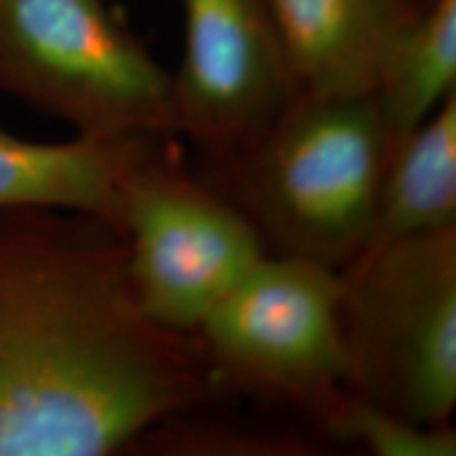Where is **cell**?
Returning <instances> with one entry per match:
<instances>
[{"instance_id":"obj_10","label":"cell","mask_w":456,"mask_h":456,"mask_svg":"<svg viewBox=\"0 0 456 456\" xmlns=\"http://www.w3.org/2000/svg\"><path fill=\"white\" fill-rule=\"evenodd\" d=\"M450 226H456V91L387 163L363 248Z\"/></svg>"},{"instance_id":"obj_1","label":"cell","mask_w":456,"mask_h":456,"mask_svg":"<svg viewBox=\"0 0 456 456\" xmlns=\"http://www.w3.org/2000/svg\"><path fill=\"white\" fill-rule=\"evenodd\" d=\"M195 334L142 309L98 216L0 209V456H106L212 397Z\"/></svg>"},{"instance_id":"obj_3","label":"cell","mask_w":456,"mask_h":456,"mask_svg":"<svg viewBox=\"0 0 456 456\" xmlns=\"http://www.w3.org/2000/svg\"><path fill=\"white\" fill-rule=\"evenodd\" d=\"M345 391L423 427L456 406V226L368 245L342 265Z\"/></svg>"},{"instance_id":"obj_4","label":"cell","mask_w":456,"mask_h":456,"mask_svg":"<svg viewBox=\"0 0 456 456\" xmlns=\"http://www.w3.org/2000/svg\"><path fill=\"white\" fill-rule=\"evenodd\" d=\"M0 94L78 138L175 134L171 74L106 0H0Z\"/></svg>"},{"instance_id":"obj_6","label":"cell","mask_w":456,"mask_h":456,"mask_svg":"<svg viewBox=\"0 0 456 456\" xmlns=\"http://www.w3.org/2000/svg\"><path fill=\"white\" fill-rule=\"evenodd\" d=\"M165 138L157 135L131 169L118 231L142 309L159 326L195 334L266 252L254 222L192 178Z\"/></svg>"},{"instance_id":"obj_11","label":"cell","mask_w":456,"mask_h":456,"mask_svg":"<svg viewBox=\"0 0 456 456\" xmlns=\"http://www.w3.org/2000/svg\"><path fill=\"white\" fill-rule=\"evenodd\" d=\"M456 91V0H427L387 57L372 98L387 140V163Z\"/></svg>"},{"instance_id":"obj_7","label":"cell","mask_w":456,"mask_h":456,"mask_svg":"<svg viewBox=\"0 0 456 456\" xmlns=\"http://www.w3.org/2000/svg\"><path fill=\"white\" fill-rule=\"evenodd\" d=\"M175 134L220 157L241 151L300 94L266 0H182Z\"/></svg>"},{"instance_id":"obj_8","label":"cell","mask_w":456,"mask_h":456,"mask_svg":"<svg viewBox=\"0 0 456 456\" xmlns=\"http://www.w3.org/2000/svg\"><path fill=\"white\" fill-rule=\"evenodd\" d=\"M427 0H266L300 94L372 95Z\"/></svg>"},{"instance_id":"obj_2","label":"cell","mask_w":456,"mask_h":456,"mask_svg":"<svg viewBox=\"0 0 456 456\" xmlns=\"http://www.w3.org/2000/svg\"><path fill=\"white\" fill-rule=\"evenodd\" d=\"M237 161V205L279 254L340 269L368 243L387 167L372 95L298 94Z\"/></svg>"},{"instance_id":"obj_9","label":"cell","mask_w":456,"mask_h":456,"mask_svg":"<svg viewBox=\"0 0 456 456\" xmlns=\"http://www.w3.org/2000/svg\"><path fill=\"white\" fill-rule=\"evenodd\" d=\"M155 138L34 142L0 127V209H72L118 228L125 184Z\"/></svg>"},{"instance_id":"obj_5","label":"cell","mask_w":456,"mask_h":456,"mask_svg":"<svg viewBox=\"0 0 456 456\" xmlns=\"http://www.w3.org/2000/svg\"><path fill=\"white\" fill-rule=\"evenodd\" d=\"M342 277L300 256H262L195 330L216 380L322 414L345 391Z\"/></svg>"},{"instance_id":"obj_12","label":"cell","mask_w":456,"mask_h":456,"mask_svg":"<svg viewBox=\"0 0 456 456\" xmlns=\"http://www.w3.org/2000/svg\"><path fill=\"white\" fill-rule=\"evenodd\" d=\"M322 420L340 440L376 456H454L452 427H423L342 391L323 410Z\"/></svg>"}]
</instances>
